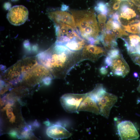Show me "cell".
Returning a JSON list of instances; mask_svg holds the SVG:
<instances>
[{
    "label": "cell",
    "mask_w": 140,
    "mask_h": 140,
    "mask_svg": "<svg viewBox=\"0 0 140 140\" xmlns=\"http://www.w3.org/2000/svg\"><path fill=\"white\" fill-rule=\"evenodd\" d=\"M119 22L122 25H127L140 17V9L134 4L125 1L121 3L119 10Z\"/></svg>",
    "instance_id": "cell-4"
},
{
    "label": "cell",
    "mask_w": 140,
    "mask_h": 140,
    "mask_svg": "<svg viewBox=\"0 0 140 140\" xmlns=\"http://www.w3.org/2000/svg\"><path fill=\"white\" fill-rule=\"evenodd\" d=\"M52 74L49 69L42 65H36L26 72L24 76L23 80L27 82H38L41 80L43 83L52 80Z\"/></svg>",
    "instance_id": "cell-5"
},
{
    "label": "cell",
    "mask_w": 140,
    "mask_h": 140,
    "mask_svg": "<svg viewBox=\"0 0 140 140\" xmlns=\"http://www.w3.org/2000/svg\"><path fill=\"white\" fill-rule=\"evenodd\" d=\"M112 61V59L109 57L107 56L104 60V64L106 66L109 67L111 64Z\"/></svg>",
    "instance_id": "cell-25"
},
{
    "label": "cell",
    "mask_w": 140,
    "mask_h": 140,
    "mask_svg": "<svg viewBox=\"0 0 140 140\" xmlns=\"http://www.w3.org/2000/svg\"><path fill=\"white\" fill-rule=\"evenodd\" d=\"M53 18L58 25L63 23L68 25L76 30L72 15L64 11H58L52 13Z\"/></svg>",
    "instance_id": "cell-13"
},
{
    "label": "cell",
    "mask_w": 140,
    "mask_h": 140,
    "mask_svg": "<svg viewBox=\"0 0 140 140\" xmlns=\"http://www.w3.org/2000/svg\"><path fill=\"white\" fill-rule=\"evenodd\" d=\"M107 67L105 66H102L100 69V71L101 74L103 75L106 74L108 73Z\"/></svg>",
    "instance_id": "cell-27"
},
{
    "label": "cell",
    "mask_w": 140,
    "mask_h": 140,
    "mask_svg": "<svg viewBox=\"0 0 140 140\" xmlns=\"http://www.w3.org/2000/svg\"><path fill=\"white\" fill-rule=\"evenodd\" d=\"M22 73L21 61H20L7 70L5 74V78L6 80L13 82L19 78Z\"/></svg>",
    "instance_id": "cell-16"
},
{
    "label": "cell",
    "mask_w": 140,
    "mask_h": 140,
    "mask_svg": "<svg viewBox=\"0 0 140 140\" xmlns=\"http://www.w3.org/2000/svg\"><path fill=\"white\" fill-rule=\"evenodd\" d=\"M97 17L100 31L102 33L106 30V22L107 19V16L99 14L98 15Z\"/></svg>",
    "instance_id": "cell-21"
},
{
    "label": "cell",
    "mask_w": 140,
    "mask_h": 140,
    "mask_svg": "<svg viewBox=\"0 0 140 140\" xmlns=\"http://www.w3.org/2000/svg\"><path fill=\"white\" fill-rule=\"evenodd\" d=\"M112 59V63L110 67L114 75L124 77L128 73L129 67L122 54L120 53Z\"/></svg>",
    "instance_id": "cell-11"
},
{
    "label": "cell",
    "mask_w": 140,
    "mask_h": 140,
    "mask_svg": "<svg viewBox=\"0 0 140 140\" xmlns=\"http://www.w3.org/2000/svg\"><path fill=\"white\" fill-rule=\"evenodd\" d=\"M107 55V52L102 47L89 44L85 45L82 48L81 61L88 60L95 62L100 57Z\"/></svg>",
    "instance_id": "cell-9"
},
{
    "label": "cell",
    "mask_w": 140,
    "mask_h": 140,
    "mask_svg": "<svg viewBox=\"0 0 140 140\" xmlns=\"http://www.w3.org/2000/svg\"><path fill=\"white\" fill-rule=\"evenodd\" d=\"M118 134L122 140L138 139L139 134L133 123L129 121H122L117 125Z\"/></svg>",
    "instance_id": "cell-10"
},
{
    "label": "cell",
    "mask_w": 140,
    "mask_h": 140,
    "mask_svg": "<svg viewBox=\"0 0 140 140\" xmlns=\"http://www.w3.org/2000/svg\"><path fill=\"white\" fill-rule=\"evenodd\" d=\"M87 94V93L65 94L60 98V102L66 112L71 113L77 112L81 103Z\"/></svg>",
    "instance_id": "cell-6"
},
{
    "label": "cell",
    "mask_w": 140,
    "mask_h": 140,
    "mask_svg": "<svg viewBox=\"0 0 140 140\" xmlns=\"http://www.w3.org/2000/svg\"><path fill=\"white\" fill-rule=\"evenodd\" d=\"M29 11L27 9L22 5L14 6L9 10L7 18L11 24L16 26L21 25L28 18Z\"/></svg>",
    "instance_id": "cell-7"
},
{
    "label": "cell",
    "mask_w": 140,
    "mask_h": 140,
    "mask_svg": "<svg viewBox=\"0 0 140 140\" xmlns=\"http://www.w3.org/2000/svg\"><path fill=\"white\" fill-rule=\"evenodd\" d=\"M121 38L124 42V46L129 54H136L135 48L140 44V36L137 35L131 34L126 38Z\"/></svg>",
    "instance_id": "cell-15"
},
{
    "label": "cell",
    "mask_w": 140,
    "mask_h": 140,
    "mask_svg": "<svg viewBox=\"0 0 140 140\" xmlns=\"http://www.w3.org/2000/svg\"><path fill=\"white\" fill-rule=\"evenodd\" d=\"M134 62L140 67V55L134 54L129 55Z\"/></svg>",
    "instance_id": "cell-24"
},
{
    "label": "cell",
    "mask_w": 140,
    "mask_h": 140,
    "mask_svg": "<svg viewBox=\"0 0 140 140\" xmlns=\"http://www.w3.org/2000/svg\"><path fill=\"white\" fill-rule=\"evenodd\" d=\"M88 111L97 115L100 114V109L97 102L88 93L79 107L78 111Z\"/></svg>",
    "instance_id": "cell-14"
},
{
    "label": "cell",
    "mask_w": 140,
    "mask_h": 140,
    "mask_svg": "<svg viewBox=\"0 0 140 140\" xmlns=\"http://www.w3.org/2000/svg\"><path fill=\"white\" fill-rule=\"evenodd\" d=\"M7 115L10 119V121L12 123L14 122L15 120V116L12 112L13 109L9 107L6 109Z\"/></svg>",
    "instance_id": "cell-23"
},
{
    "label": "cell",
    "mask_w": 140,
    "mask_h": 140,
    "mask_svg": "<svg viewBox=\"0 0 140 140\" xmlns=\"http://www.w3.org/2000/svg\"><path fill=\"white\" fill-rule=\"evenodd\" d=\"M58 25L56 44L64 45L68 47L75 42L82 38L76 30L71 26L63 23Z\"/></svg>",
    "instance_id": "cell-3"
},
{
    "label": "cell",
    "mask_w": 140,
    "mask_h": 140,
    "mask_svg": "<svg viewBox=\"0 0 140 140\" xmlns=\"http://www.w3.org/2000/svg\"><path fill=\"white\" fill-rule=\"evenodd\" d=\"M46 133L48 136L57 140L67 138L72 135L64 127L58 125L48 128Z\"/></svg>",
    "instance_id": "cell-12"
},
{
    "label": "cell",
    "mask_w": 140,
    "mask_h": 140,
    "mask_svg": "<svg viewBox=\"0 0 140 140\" xmlns=\"http://www.w3.org/2000/svg\"><path fill=\"white\" fill-rule=\"evenodd\" d=\"M21 63L22 72L26 73L36 66L37 62L36 58L30 57L21 61Z\"/></svg>",
    "instance_id": "cell-17"
},
{
    "label": "cell",
    "mask_w": 140,
    "mask_h": 140,
    "mask_svg": "<svg viewBox=\"0 0 140 140\" xmlns=\"http://www.w3.org/2000/svg\"><path fill=\"white\" fill-rule=\"evenodd\" d=\"M95 11L99 14L107 16L109 11V3L103 1H97L94 7Z\"/></svg>",
    "instance_id": "cell-19"
},
{
    "label": "cell",
    "mask_w": 140,
    "mask_h": 140,
    "mask_svg": "<svg viewBox=\"0 0 140 140\" xmlns=\"http://www.w3.org/2000/svg\"><path fill=\"white\" fill-rule=\"evenodd\" d=\"M106 32L114 35L117 38H121L124 36H128V34L121 27L110 30H107Z\"/></svg>",
    "instance_id": "cell-20"
},
{
    "label": "cell",
    "mask_w": 140,
    "mask_h": 140,
    "mask_svg": "<svg viewBox=\"0 0 140 140\" xmlns=\"http://www.w3.org/2000/svg\"><path fill=\"white\" fill-rule=\"evenodd\" d=\"M126 31L134 34H140V20L137 19L127 25H122Z\"/></svg>",
    "instance_id": "cell-18"
},
{
    "label": "cell",
    "mask_w": 140,
    "mask_h": 140,
    "mask_svg": "<svg viewBox=\"0 0 140 140\" xmlns=\"http://www.w3.org/2000/svg\"><path fill=\"white\" fill-rule=\"evenodd\" d=\"M62 10L63 11H64L66 10L67 9H68V6H66V5H62L61 7Z\"/></svg>",
    "instance_id": "cell-29"
},
{
    "label": "cell",
    "mask_w": 140,
    "mask_h": 140,
    "mask_svg": "<svg viewBox=\"0 0 140 140\" xmlns=\"http://www.w3.org/2000/svg\"><path fill=\"white\" fill-rule=\"evenodd\" d=\"M117 96L106 91L97 102L100 109V114L107 118L109 117L110 110L117 101Z\"/></svg>",
    "instance_id": "cell-8"
},
{
    "label": "cell",
    "mask_w": 140,
    "mask_h": 140,
    "mask_svg": "<svg viewBox=\"0 0 140 140\" xmlns=\"http://www.w3.org/2000/svg\"><path fill=\"white\" fill-rule=\"evenodd\" d=\"M81 53L72 51L64 45L56 44L53 48L39 54L37 58L54 77L64 78L73 66L81 61Z\"/></svg>",
    "instance_id": "cell-1"
},
{
    "label": "cell",
    "mask_w": 140,
    "mask_h": 140,
    "mask_svg": "<svg viewBox=\"0 0 140 140\" xmlns=\"http://www.w3.org/2000/svg\"><path fill=\"white\" fill-rule=\"evenodd\" d=\"M9 135L10 137L12 138L19 137L18 135L17 132L14 130H12L10 131L9 133Z\"/></svg>",
    "instance_id": "cell-26"
},
{
    "label": "cell",
    "mask_w": 140,
    "mask_h": 140,
    "mask_svg": "<svg viewBox=\"0 0 140 140\" xmlns=\"http://www.w3.org/2000/svg\"><path fill=\"white\" fill-rule=\"evenodd\" d=\"M135 78H137L138 76V73L136 72H134L133 74Z\"/></svg>",
    "instance_id": "cell-31"
},
{
    "label": "cell",
    "mask_w": 140,
    "mask_h": 140,
    "mask_svg": "<svg viewBox=\"0 0 140 140\" xmlns=\"http://www.w3.org/2000/svg\"><path fill=\"white\" fill-rule=\"evenodd\" d=\"M137 90L140 93V83L138 86L137 88Z\"/></svg>",
    "instance_id": "cell-32"
},
{
    "label": "cell",
    "mask_w": 140,
    "mask_h": 140,
    "mask_svg": "<svg viewBox=\"0 0 140 140\" xmlns=\"http://www.w3.org/2000/svg\"><path fill=\"white\" fill-rule=\"evenodd\" d=\"M79 34L85 41L93 45L99 44L100 32L96 15L90 10H71Z\"/></svg>",
    "instance_id": "cell-2"
},
{
    "label": "cell",
    "mask_w": 140,
    "mask_h": 140,
    "mask_svg": "<svg viewBox=\"0 0 140 140\" xmlns=\"http://www.w3.org/2000/svg\"><path fill=\"white\" fill-rule=\"evenodd\" d=\"M44 124L47 126L49 125L50 124L49 122L48 121H46L44 122Z\"/></svg>",
    "instance_id": "cell-30"
},
{
    "label": "cell",
    "mask_w": 140,
    "mask_h": 140,
    "mask_svg": "<svg viewBox=\"0 0 140 140\" xmlns=\"http://www.w3.org/2000/svg\"><path fill=\"white\" fill-rule=\"evenodd\" d=\"M120 53V50L116 48H113L108 51L107 55L112 59L113 58Z\"/></svg>",
    "instance_id": "cell-22"
},
{
    "label": "cell",
    "mask_w": 140,
    "mask_h": 140,
    "mask_svg": "<svg viewBox=\"0 0 140 140\" xmlns=\"http://www.w3.org/2000/svg\"><path fill=\"white\" fill-rule=\"evenodd\" d=\"M33 125L35 127L38 128L40 126V124L37 120H36L33 123Z\"/></svg>",
    "instance_id": "cell-28"
}]
</instances>
